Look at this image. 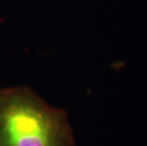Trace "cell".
Here are the masks:
<instances>
[{
    "label": "cell",
    "instance_id": "6da1fadb",
    "mask_svg": "<svg viewBox=\"0 0 147 146\" xmlns=\"http://www.w3.org/2000/svg\"><path fill=\"white\" fill-rule=\"evenodd\" d=\"M0 146H76L67 111L28 86L0 88Z\"/></svg>",
    "mask_w": 147,
    "mask_h": 146
}]
</instances>
